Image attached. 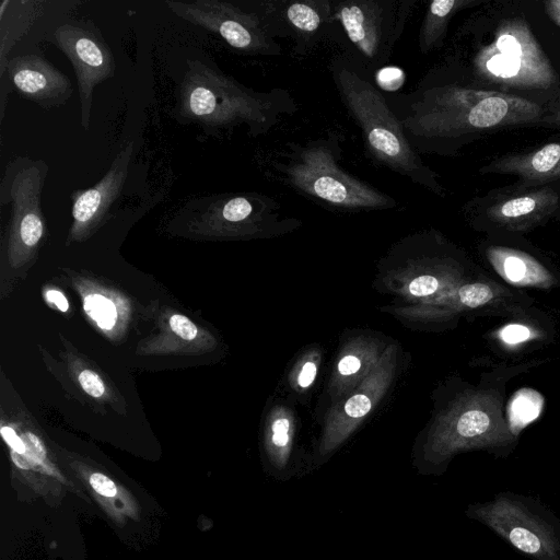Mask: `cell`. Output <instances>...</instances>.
I'll use <instances>...</instances> for the list:
<instances>
[{
  "instance_id": "6da1fadb",
  "label": "cell",
  "mask_w": 560,
  "mask_h": 560,
  "mask_svg": "<svg viewBox=\"0 0 560 560\" xmlns=\"http://www.w3.org/2000/svg\"><path fill=\"white\" fill-rule=\"evenodd\" d=\"M553 98L479 89L446 59L410 92L386 94L411 147L444 158H456L468 144L503 130L555 128Z\"/></svg>"
},
{
  "instance_id": "7a4b0ae2",
  "label": "cell",
  "mask_w": 560,
  "mask_h": 560,
  "mask_svg": "<svg viewBox=\"0 0 560 560\" xmlns=\"http://www.w3.org/2000/svg\"><path fill=\"white\" fill-rule=\"evenodd\" d=\"M444 59L482 90L553 98L560 89L559 74L512 2L479 5L456 31Z\"/></svg>"
},
{
  "instance_id": "3957f363",
  "label": "cell",
  "mask_w": 560,
  "mask_h": 560,
  "mask_svg": "<svg viewBox=\"0 0 560 560\" xmlns=\"http://www.w3.org/2000/svg\"><path fill=\"white\" fill-rule=\"evenodd\" d=\"M298 108L285 89L256 91L224 73L213 61L192 58L186 61L172 115L177 122L197 125L217 138L238 127H245L255 138L268 133Z\"/></svg>"
},
{
  "instance_id": "277c9868",
  "label": "cell",
  "mask_w": 560,
  "mask_h": 560,
  "mask_svg": "<svg viewBox=\"0 0 560 560\" xmlns=\"http://www.w3.org/2000/svg\"><path fill=\"white\" fill-rule=\"evenodd\" d=\"M329 71L338 95L361 130L369 156L378 165L408 178L440 198L446 189L409 143L401 124L383 93L348 56L335 57Z\"/></svg>"
},
{
  "instance_id": "5b68a950",
  "label": "cell",
  "mask_w": 560,
  "mask_h": 560,
  "mask_svg": "<svg viewBox=\"0 0 560 560\" xmlns=\"http://www.w3.org/2000/svg\"><path fill=\"white\" fill-rule=\"evenodd\" d=\"M343 137L330 132L305 143H291L275 168L295 191L320 206L345 211L384 210L399 203L348 173L341 165Z\"/></svg>"
},
{
  "instance_id": "8992f818",
  "label": "cell",
  "mask_w": 560,
  "mask_h": 560,
  "mask_svg": "<svg viewBox=\"0 0 560 560\" xmlns=\"http://www.w3.org/2000/svg\"><path fill=\"white\" fill-rule=\"evenodd\" d=\"M418 0H332V20L347 39V55L371 78L384 68Z\"/></svg>"
},
{
  "instance_id": "52a82bcc",
  "label": "cell",
  "mask_w": 560,
  "mask_h": 560,
  "mask_svg": "<svg viewBox=\"0 0 560 560\" xmlns=\"http://www.w3.org/2000/svg\"><path fill=\"white\" fill-rule=\"evenodd\" d=\"M464 212L472 224L520 232L560 215V183L528 185L515 182L469 199Z\"/></svg>"
},
{
  "instance_id": "ba28073f",
  "label": "cell",
  "mask_w": 560,
  "mask_h": 560,
  "mask_svg": "<svg viewBox=\"0 0 560 560\" xmlns=\"http://www.w3.org/2000/svg\"><path fill=\"white\" fill-rule=\"evenodd\" d=\"M178 18L220 36L246 55L280 56L282 48L264 19L253 9L221 0L166 1Z\"/></svg>"
},
{
  "instance_id": "9c48e42d",
  "label": "cell",
  "mask_w": 560,
  "mask_h": 560,
  "mask_svg": "<svg viewBox=\"0 0 560 560\" xmlns=\"http://www.w3.org/2000/svg\"><path fill=\"white\" fill-rule=\"evenodd\" d=\"M52 43L71 62L79 88L81 125L90 129L91 109L96 86L113 78L114 55L100 28L90 20L72 19L52 33Z\"/></svg>"
},
{
  "instance_id": "30bf717a",
  "label": "cell",
  "mask_w": 560,
  "mask_h": 560,
  "mask_svg": "<svg viewBox=\"0 0 560 560\" xmlns=\"http://www.w3.org/2000/svg\"><path fill=\"white\" fill-rule=\"evenodd\" d=\"M183 209L200 222L225 229L276 231L296 223L280 215V205L259 192H233L195 199Z\"/></svg>"
},
{
  "instance_id": "8fae6325",
  "label": "cell",
  "mask_w": 560,
  "mask_h": 560,
  "mask_svg": "<svg viewBox=\"0 0 560 560\" xmlns=\"http://www.w3.org/2000/svg\"><path fill=\"white\" fill-rule=\"evenodd\" d=\"M253 10L275 37H291L299 56L312 50L335 25L331 0H260Z\"/></svg>"
},
{
  "instance_id": "7c38bea8",
  "label": "cell",
  "mask_w": 560,
  "mask_h": 560,
  "mask_svg": "<svg viewBox=\"0 0 560 560\" xmlns=\"http://www.w3.org/2000/svg\"><path fill=\"white\" fill-rule=\"evenodd\" d=\"M4 73L22 97L45 109L63 105L73 93L70 79L35 54L9 59Z\"/></svg>"
},
{
  "instance_id": "4fadbf2b",
  "label": "cell",
  "mask_w": 560,
  "mask_h": 560,
  "mask_svg": "<svg viewBox=\"0 0 560 560\" xmlns=\"http://www.w3.org/2000/svg\"><path fill=\"white\" fill-rule=\"evenodd\" d=\"M135 150L130 141L114 159L106 174L93 186L72 195V232L81 234L106 218L122 194Z\"/></svg>"
},
{
  "instance_id": "5bb4252c",
  "label": "cell",
  "mask_w": 560,
  "mask_h": 560,
  "mask_svg": "<svg viewBox=\"0 0 560 560\" xmlns=\"http://www.w3.org/2000/svg\"><path fill=\"white\" fill-rule=\"evenodd\" d=\"M479 173L515 176L528 185L560 183V132L533 148L498 155L481 165Z\"/></svg>"
},
{
  "instance_id": "9a60e30c",
  "label": "cell",
  "mask_w": 560,
  "mask_h": 560,
  "mask_svg": "<svg viewBox=\"0 0 560 560\" xmlns=\"http://www.w3.org/2000/svg\"><path fill=\"white\" fill-rule=\"evenodd\" d=\"M486 0H433L429 2L420 24L418 46L428 55L441 48L452 19L463 10L474 9Z\"/></svg>"
},
{
  "instance_id": "2e32d148",
  "label": "cell",
  "mask_w": 560,
  "mask_h": 560,
  "mask_svg": "<svg viewBox=\"0 0 560 560\" xmlns=\"http://www.w3.org/2000/svg\"><path fill=\"white\" fill-rule=\"evenodd\" d=\"M0 10V77H2L9 60L7 54L31 26L35 18L36 2L4 0Z\"/></svg>"
},
{
  "instance_id": "e0dca14e",
  "label": "cell",
  "mask_w": 560,
  "mask_h": 560,
  "mask_svg": "<svg viewBox=\"0 0 560 560\" xmlns=\"http://www.w3.org/2000/svg\"><path fill=\"white\" fill-rule=\"evenodd\" d=\"M488 256L498 271L513 283L529 284L542 280L545 269L525 252L502 245H491Z\"/></svg>"
},
{
  "instance_id": "ac0fdd59",
  "label": "cell",
  "mask_w": 560,
  "mask_h": 560,
  "mask_svg": "<svg viewBox=\"0 0 560 560\" xmlns=\"http://www.w3.org/2000/svg\"><path fill=\"white\" fill-rule=\"evenodd\" d=\"M542 406V399L536 392L523 389L516 393L509 406L510 423L514 431L535 420Z\"/></svg>"
},
{
  "instance_id": "d6986e66",
  "label": "cell",
  "mask_w": 560,
  "mask_h": 560,
  "mask_svg": "<svg viewBox=\"0 0 560 560\" xmlns=\"http://www.w3.org/2000/svg\"><path fill=\"white\" fill-rule=\"evenodd\" d=\"M83 306L86 314L100 328L108 330L115 326L117 312L109 299L101 294H89L84 298Z\"/></svg>"
},
{
  "instance_id": "ffe728a7",
  "label": "cell",
  "mask_w": 560,
  "mask_h": 560,
  "mask_svg": "<svg viewBox=\"0 0 560 560\" xmlns=\"http://www.w3.org/2000/svg\"><path fill=\"white\" fill-rule=\"evenodd\" d=\"M489 427V416L482 410L471 409L460 416L456 424V431L463 438H474L485 433Z\"/></svg>"
},
{
  "instance_id": "44dd1931",
  "label": "cell",
  "mask_w": 560,
  "mask_h": 560,
  "mask_svg": "<svg viewBox=\"0 0 560 560\" xmlns=\"http://www.w3.org/2000/svg\"><path fill=\"white\" fill-rule=\"evenodd\" d=\"M22 439L25 444V453L12 452L14 463L21 468H30L33 464L42 463L45 457V448L39 439L31 432L25 433Z\"/></svg>"
},
{
  "instance_id": "7402d4cb",
  "label": "cell",
  "mask_w": 560,
  "mask_h": 560,
  "mask_svg": "<svg viewBox=\"0 0 560 560\" xmlns=\"http://www.w3.org/2000/svg\"><path fill=\"white\" fill-rule=\"evenodd\" d=\"M289 421L287 418H278L272 423L271 442L276 448L273 453L275 463L283 466L287 458V447L289 444Z\"/></svg>"
},
{
  "instance_id": "603a6c76",
  "label": "cell",
  "mask_w": 560,
  "mask_h": 560,
  "mask_svg": "<svg viewBox=\"0 0 560 560\" xmlns=\"http://www.w3.org/2000/svg\"><path fill=\"white\" fill-rule=\"evenodd\" d=\"M509 540L511 544L526 553H537L541 549V540L535 532L517 526L509 532Z\"/></svg>"
},
{
  "instance_id": "cb8c5ba5",
  "label": "cell",
  "mask_w": 560,
  "mask_h": 560,
  "mask_svg": "<svg viewBox=\"0 0 560 560\" xmlns=\"http://www.w3.org/2000/svg\"><path fill=\"white\" fill-rule=\"evenodd\" d=\"M460 302L468 307H478L489 302L493 292L485 283H471L462 287L458 291Z\"/></svg>"
},
{
  "instance_id": "d4e9b609",
  "label": "cell",
  "mask_w": 560,
  "mask_h": 560,
  "mask_svg": "<svg viewBox=\"0 0 560 560\" xmlns=\"http://www.w3.org/2000/svg\"><path fill=\"white\" fill-rule=\"evenodd\" d=\"M82 389L94 398H100L105 393V385L102 378L91 370H83L78 376Z\"/></svg>"
},
{
  "instance_id": "484cf974",
  "label": "cell",
  "mask_w": 560,
  "mask_h": 560,
  "mask_svg": "<svg viewBox=\"0 0 560 560\" xmlns=\"http://www.w3.org/2000/svg\"><path fill=\"white\" fill-rule=\"evenodd\" d=\"M170 327L178 337L185 340H192L198 334L196 325L179 314H174L170 318Z\"/></svg>"
},
{
  "instance_id": "4316f807",
  "label": "cell",
  "mask_w": 560,
  "mask_h": 560,
  "mask_svg": "<svg viewBox=\"0 0 560 560\" xmlns=\"http://www.w3.org/2000/svg\"><path fill=\"white\" fill-rule=\"evenodd\" d=\"M439 288V281L432 276H420L409 283V292L415 296H425L434 293Z\"/></svg>"
},
{
  "instance_id": "83f0119b",
  "label": "cell",
  "mask_w": 560,
  "mask_h": 560,
  "mask_svg": "<svg viewBox=\"0 0 560 560\" xmlns=\"http://www.w3.org/2000/svg\"><path fill=\"white\" fill-rule=\"evenodd\" d=\"M372 407L371 400L363 394L353 395L345 405V412L351 418L365 416Z\"/></svg>"
},
{
  "instance_id": "f1b7e54d",
  "label": "cell",
  "mask_w": 560,
  "mask_h": 560,
  "mask_svg": "<svg viewBox=\"0 0 560 560\" xmlns=\"http://www.w3.org/2000/svg\"><path fill=\"white\" fill-rule=\"evenodd\" d=\"M500 337L508 343H518L527 340L530 337V332L523 325L511 324L501 330Z\"/></svg>"
},
{
  "instance_id": "f546056e",
  "label": "cell",
  "mask_w": 560,
  "mask_h": 560,
  "mask_svg": "<svg viewBox=\"0 0 560 560\" xmlns=\"http://www.w3.org/2000/svg\"><path fill=\"white\" fill-rule=\"evenodd\" d=\"M92 488L104 497H114L117 492L115 483L105 475L94 472L90 477Z\"/></svg>"
},
{
  "instance_id": "4dcf8cb0",
  "label": "cell",
  "mask_w": 560,
  "mask_h": 560,
  "mask_svg": "<svg viewBox=\"0 0 560 560\" xmlns=\"http://www.w3.org/2000/svg\"><path fill=\"white\" fill-rule=\"evenodd\" d=\"M1 434L7 444L11 447L12 452L24 454L25 444L23 439L16 435L15 431L10 427H2Z\"/></svg>"
},
{
  "instance_id": "1f68e13d",
  "label": "cell",
  "mask_w": 560,
  "mask_h": 560,
  "mask_svg": "<svg viewBox=\"0 0 560 560\" xmlns=\"http://www.w3.org/2000/svg\"><path fill=\"white\" fill-rule=\"evenodd\" d=\"M317 373L316 364L312 361L305 362L299 374V385L303 388L308 387L315 380Z\"/></svg>"
},
{
  "instance_id": "d6a6232c",
  "label": "cell",
  "mask_w": 560,
  "mask_h": 560,
  "mask_svg": "<svg viewBox=\"0 0 560 560\" xmlns=\"http://www.w3.org/2000/svg\"><path fill=\"white\" fill-rule=\"evenodd\" d=\"M361 368L360 360L352 354L343 357L338 363V371L342 375H350L359 371Z\"/></svg>"
},
{
  "instance_id": "836d02e7",
  "label": "cell",
  "mask_w": 560,
  "mask_h": 560,
  "mask_svg": "<svg viewBox=\"0 0 560 560\" xmlns=\"http://www.w3.org/2000/svg\"><path fill=\"white\" fill-rule=\"evenodd\" d=\"M46 299L49 303L54 304L61 312H66L69 308V303L66 296L57 290L47 291Z\"/></svg>"
},
{
  "instance_id": "e575fe53",
  "label": "cell",
  "mask_w": 560,
  "mask_h": 560,
  "mask_svg": "<svg viewBox=\"0 0 560 560\" xmlns=\"http://www.w3.org/2000/svg\"><path fill=\"white\" fill-rule=\"evenodd\" d=\"M550 20L560 27V0H549L542 3Z\"/></svg>"
},
{
  "instance_id": "d590c367",
  "label": "cell",
  "mask_w": 560,
  "mask_h": 560,
  "mask_svg": "<svg viewBox=\"0 0 560 560\" xmlns=\"http://www.w3.org/2000/svg\"><path fill=\"white\" fill-rule=\"evenodd\" d=\"M555 128L560 129V89L551 103Z\"/></svg>"
},
{
  "instance_id": "8d00e7d4",
  "label": "cell",
  "mask_w": 560,
  "mask_h": 560,
  "mask_svg": "<svg viewBox=\"0 0 560 560\" xmlns=\"http://www.w3.org/2000/svg\"><path fill=\"white\" fill-rule=\"evenodd\" d=\"M558 219L560 220V215H559V218H558Z\"/></svg>"
}]
</instances>
